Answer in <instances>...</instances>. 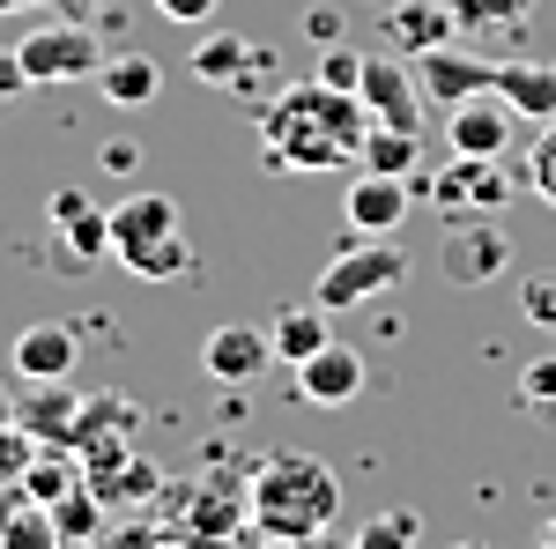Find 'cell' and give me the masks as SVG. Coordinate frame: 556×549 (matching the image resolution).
I'll return each mask as SVG.
<instances>
[{"label": "cell", "instance_id": "obj_1", "mask_svg": "<svg viewBox=\"0 0 556 549\" xmlns=\"http://www.w3.org/2000/svg\"><path fill=\"white\" fill-rule=\"evenodd\" d=\"M364 134H371L364 97L327 89L312 75V83H290L260 112V157H267V171H304V178H319V171H356Z\"/></svg>", "mask_w": 556, "mask_h": 549}, {"label": "cell", "instance_id": "obj_2", "mask_svg": "<svg viewBox=\"0 0 556 549\" xmlns=\"http://www.w3.org/2000/svg\"><path fill=\"white\" fill-rule=\"evenodd\" d=\"M245 520L319 542V535L342 520V483H334V467H327V461H312V453H290V446H282V453H267V461L245 475Z\"/></svg>", "mask_w": 556, "mask_h": 549}, {"label": "cell", "instance_id": "obj_3", "mask_svg": "<svg viewBox=\"0 0 556 549\" xmlns=\"http://www.w3.org/2000/svg\"><path fill=\"white\" fill-rule=\"evenodd\" d=\"M408 283V253L393 246V238H349L342 253L319 267V283H312V304H327V312H364V304H379Z\"/></svg>", "mask_w": 556, "mask_h": 549}, {"label": "cell", "instance_id": "obj_4", "mask_svg": "<svg viewBox=\"0 0 556 549\" xmlns=\"http://www.w3.org/2000/svg\"><path fill=\"white\" fill-rule=\"evenodd\" d=\"M408 186H416V194H424L438 215H497V209H505V201L519 194L513 178L497 171V157H453V164L430 171V178L416 171Z\"/></svg>", "mask_w": 556, "mask_h": 549}, {"label": "cell", "instance_id": "obj_5", "mask_svg": "<svg viewBox=\"0 0 556 549\" xmlns=\"http://www.w3.org/2000/svg\"><path fill=\"white\" fill-rule=\"evenodd\" d=\"M15 60H23V75H30V83H83V75L104 67V52H97V38H89L83 15L38 23L30 38L15 45Z\"/></svg>", "mask_w": 556, "mask_h": 549}, {"label": "cell", "instance_id": "obj_6", "mask_svg": "<svg viewBox=\"0 0 556 549\" xmlns=\"http://www.w3.org/2000/svg\"><path fill=\"white\" fill-rule=\"evenodd\" d=\"M505 260H513V238H505V223H497V215H453L445 253H438V267H445V283H453V290H482Z\"/></svg>", "mask_w": 556, "mask_h": 549}, {"label": "cell", "instance_id": "obj_7", "mask_svg": "<svg viewBox=\"0 0 556 549\" xmlns=\"http://www.w3.org/2000/svg\"><path fill=\"white\" fill-rule=\"evenodd\" d=\"M408 67H416V89H424V104H438V112H453V104L482 97V89H490V75H497V60H482V52H460V45H430V52H416Z\"/></svg>", "mask_w": 556, "mask_h": 549}, {"label": "cell", "instance_id": "obj_8", "mask_svg": "<svg viewBox=\"0 0 556 549\" xmlns=\"http://www.w3.org/2000/svg\"><path fill=\"white\" fill-rule=\"evenodd\" d=\"M356 97H364V112H371V127H408L424 134V89H416V67L408 60H364V83H356Z\"/></svg>", "mask_w": 556, "mask_h": 549}, {"label": "cell", "instance_id": "obj_9", "mask_svg": "<svg viewBox=\"0 0 556 549\" xmlns=\"http://www.w3.org/2000/svg\"><path fill=\"white\" fill-rule=\"evenodd\" d=\"M8 364H15V379H30V386H60L83 364V335L67 320H30L23 335L8 341Z\"/></svg>", "mask_w": 556, "mask_h": 549}, {"label": "cell", "instance_id": "obj_10", "mask_svg": "<svg viewBox=\"0 0 556 549\" xmlns=\"http://www.w3.org/2000/svg\"><path fill=\"white\" fill-rule=\"evenodd\" d=\"M201 364H208V379H223V386H253L260 372L282 364V357H275V335H267V327L230 320V327H215V335L201 341Z\"/></svg>", "mask_w": 556, "mask_h": 549}, {"label": "cell", "instance_id": "obj_11", "mask_svg": "<svg viewBox=\"0 0 556 549\" xmlns=\"http://www.w3.org/2000/svg\"><path fill=\"white\" fill-rule=\"evenodd\" d=\"M513 127H527V120H519L497 89H482V97H468V104H453L445 141H453V157H505V149H513Z\"/></svg>", "mask_w": 556, "mask_h": 549}, {"label": "cell", "instance_id": "obj_12", "mask_svg": "<svg viewBox=\"0 0 556 549\" xmlns=\"http://www.w3.org/2000/svg\"><path fill=\"white\" fill-rule=\"evenodd\" d=\"M408 201H416V186H408V178L356 171L342 209H349V230H356V238H393V230H401V215H408Z\"/></svg>", "mask_w": 556, "mask_h": 549}, {"label": "cell", "instance_id": "obj_13", "mask_svg": "<svg viewBox=\"0 0 556 549\" xmlns=\"http://www.w3.org/2000/svg\"><path fill=\"white\" fill-rule=\"evenodd\" d=\"M490 89L513 104L527 127H549V120H556V60H534V52H519V60H497Z\"/></svg>", "mask_w": 556, "mask_h": 549}, {"label": "cell", "instance_id": "obj_14", "mask_svg": "<svg viewBox=\"0 0 556 549\" xmlns=\"http://www.w3.org/2000/svg\"><path fill=\"white\" fill-rule=\"evenodd\" d=\"M298 394L312 401V409H342V401H356V394H364V357H356L349 341H327L319 357L298 364Z\"/></svg>", "mask_w": 556, "mask_h": 549}, {"label": "cell", "instance_id": "obj_15", "mask_svg": "<svg viewBox=\"0 0 556 549\" xmlns=\"http://www.w3.org/2000/svg\"><path fill=\"white\" fill-rule=\"evenodd\" d=\"M156 238H178V201L172 194H127V201L112 209V253L156 246Z\"/></svg>", "mask_w": 556, "mask_h": 549}, {"label": "cell", "instance_id": "obj_16", "mask_svg": "<svg viewBox=\"0 0 556 549\" xmlns=\"http://www.w3.org/2000/svg\"><path fill=\"white\" fill-rule=\"evenodd\" d=\"M52 230H60V238H67V246H75V253H112V209H97V201H89L83 186H67V194H52Z\"/></svg>", "mask_w": 556, "mask_h": 549}, {"label": "cell", "instance_id": "obj_17", "mask_svg": "<svg viewBox=\"0 0 556 549\" xmlns=\"http://www.w3.org/2000/svg\"><path fill=\"white\" fill-rule=\"evenodd\" d=\"M89 83L104 89V104H119V112H134V104H156V89H164V67L149 60V52H112Z\"/></svg>", "mask_w": 556, "mask_h": 549}, {"label": "cell", "instance_id": "obj_18", "mask_svg": "<svg viewBox=\"0 0 556 549\" xmlns=\"http://www.w3.org/2000/svg\"><path fill=\"white\" fill-rule=\"evenodd\" d=\"M327 320H334V312H327V304H282V312H275V320H267V335H275V357H282V364H304V357H319V349H327Z\"/></svg>", "mask_w": 556, "mask_h": 549}, {"label": "cell", "instance_id": "obj_19", "mask_svg": "<svg viewBox=\"0 0 556 549\" xmlns=\"http://www.w3.org/2000/svg\"><path fill=\"white\" fill-rule=\"evenodd\" d=\"M386 30H393V45L416 60V52H430V45H453V8H424V0H393L386 8Z\"/></svg>", "mask_w": 556, "mask_h": 549}, {"label": "cell", "instance_id": "obj_20", "mask_svg": "<svg viewBox=\"0 0 556 549\" xmlns=\"http://www.w3.org/2000/svg\"><path fill=\"white\" fill-rule=\"evenodd\" d=\"M416 164H424V134H408V127H371V134H364L356 171H379V178H416Z\"/></svg>", "mask_w": 556, "mask_h": 549}, {"label": "cell", "instance_id": "obj_21", "mask_svg": "<svg viewBox=\"0 0 556 549\" xmlns=\"http://www.w3.org/2000/svg\"><path fill=\"white\" fill-rule=\"evenodd\" d=\"M253 60H260V52L245 38H208L201 52H193V75H201V83H215V89H238L245 75H253Z\"/></svg>", "mask_w": 556, "mask_h": 549}, {"label": "cell", "instance_id": "obj_22", "mask_svg": "<svg viewBox=\"0 0 556 549\" xmlns=\"http://www.w3.org/2000/svg\"><path fill=\"white\" fill-rule=\"evenodd\" d=\"M453 8V23L468 30V38H490V30H527V15H534V0H445Z\"/></svg>", "mask_w": 556, "mask_h": 549}, {"label": "cell", "instance_id": "obj_23", "mask_svg": "<svg viewBox=\"0 0 556 549\" xmlns=\"http://www.w3.org/2000/svg\"><path fill=\"white\" fill-rule=\"evenodd\" d=\"M127 275H141V283H178L186 267H193V246L186 238H156V246H134V253H112Z\"/></svg>", "mask_w": 556, "mask_h": 549}, {"label": "cell", "instance_id": "obj_24", "mask_svg": "<svg viewBox=\"0 0 556 549\" xmlns=\"http://www.w3.org/2000/svg\"><path fill=\"white\" fill-rule=\"evenodd\" d=\"M83 401H75V394H38V401H23V409H15V423H30V431H38V438H75V431H83Z\"/></svg>", "mask_w": 556, "mask_h": 549}, {"label": "cell", "instance_id": "obj_25", "mask_svg": "<svg viewBox=\"0 0 556 549\" xmlns=\"http://www.w3.org/2000/svg\"><path fill=\"white\" fill-rule=\"evenodd\" d=\"M519 186H527L534 201H549V209H556V120H549V127H534V141H527V171H519Z\"/></svg>", "mask_w": 556, "mask_h": 549}, {"label": "cell", "instance_id": "obj_26", "mask_svg": "<svg viewBox=\"0 0 556 549\" xmlns=\"http://www.w3.org/2000/svg\"><path fill=\"white\" fill-rule=\"evenodd\" d=\"M97 512H104L97 483H89V490H75V498H60V506H52V527H60V542H89V535H97Z\"/></svg>", "mask_w": 556, "mask_h": 549}, {"label": "cell", "instance_id": "obj_27", "mask_svg": "<svg viewBox=\"0 0 556 549\" xmlns=\"http://www.w3.org/2000/svg\"><path fill=\"white\" fill-rule=\"evenodd\" d=\"M513 401H519V409H534V416H556V357H534V364H519Z\"/></svg>", "mask_w": 556, "mask_h": 549}, {"label": "cell", "instance_id": "obj_28", "mask_svg": "<svg viewBox=\"0 0 556 549\" xmlns=\"http://www.w3.org/2000/svg\"><path fill=\"white\" fill-rule=\"evenodd\" d=\"M416 535H424V520H416V512H379V520H364L356 549H416Z\"/></svg>", "mask_w": 556, "mask_h": 549}, {"label": "cell", "instance_id": "obj_29", "mask_svg": "<svg viewBox=\"0 0 556 549\" xmlns=\"http://www.w3.org/2000/svg\"><path fill=\"white\" fill-rule=\"evenodd\" d=\"M23 490H30V506H60L67 498V461H30L23 467Z\"/></svg>", "mask_w": 556, "mask_h": 549}, {"label": "cell", "instance_id": "obj_30", "mask_svg": "<svg viewBox=\"0 0 556 549\" xmlns=\"http://www.w3.org/2000/svg\"><path fill=\"white\" fill-rule=\"evenodd\" d=\"M319 83H327V89H349V97H356V83H364V52H349V45H327V60H319Z\"/></svg>", "mask_w": 556, "mask_h": 549}, {"label": "cell", "instance_id": "obj_31", "mask_svg": "<svg viewBox=\"0 0 556 549\" xmlns=\"http://www.w3.org/2000/svg\"><path fill=\"white\" fill-rule=\"evenodd\" d=\"M52 542H60V527L45 512H15L8 520V549H52Z\"/></svg>", "mask_w": 556, "mask_h": 549}, {"label": "cell", "instance_id": "obj_32", "mask_svg": "<svg viewBox=\"0 0 556 549\" xmlns=\"http://www.w3.org/2000/svg\"><path fill=\"white\" fill-rule=\"evenodd\" d=\"M519 312H527L534 327H556V275H534L527 297H519Z\"/></svg>", "mask_w": 556, "mask_h": 549}, {"label": "cell", "instance_id": "obj_33", "mask_svg": "<svg viewBox=\"0 0 556 549\" xmlns=\"http://www.w3.org/2000/svg\"><path fill=\"white\" fill-rule=\"evenodd\" d=\"M238 549H312L304 535H282V527H260V520H245L238 527Z\"/></svg>", "mask_w": 556, "mask_h": 549}, {"label": "cell", "instance_id": "obj_34", "mask_svg": "<svg viewBox=\"0 0 556 549\" xmlns=\"http://www.w3.org/2000/svg\"><path fill=\"white\" fill-rule=\"evenodd\" d=\"M156 15H164V23H186V30H193V23H208V15H215V0H156Z\"/></svg>", "mask_w": 556, "mask_h": 549}, {"label": "cell", "instance_id": "obj_35", "mask_svg": "<svg viewBox=\"0 0 556 549\" xmlns=\"http://www.w3.org/2000/svg\"><path fill=\"white\" fill-rule=\"evenodd\" d=\"M23 89H30L23 60H15V52H0V104H8V97H23Z\"/></svg>", "mask_w": 556, "mask_h": 549}, {"label": "cell", "instance_id": "obj_36", "mask_svg": "<svg viewBox=\"0 0 556 549\" xmlns=\"http://www.w3.org/2000/svg\"><path fill=\"white\" fill-rule=\"evenodd\" d=\"M304 30H312V38H327V45H334V30H342V23H334V8H304Z\"/></svg>", "mask_w": 556, "mask_h": 549}, {"label": "cell", "instance_id": "obj_37", "mask_svg": "<svg viewBox=\"0 0 556 549\" xmlns=\"http://www.w3.org/2000/svg\"><path fill=\"white\" fill-rule=\"evenodd\" d=\"M141 164V149H127V141H112V149H104V171H134Z\"/></svg>", "mask_w": 556, "mask_h": 549}, {"label": "cell", "instance_id": "obj_38", "mask_svg": "<svg viewBox=\"0 0 556 549\" xmlns=\"http://www.w3.org/2000/svg\"><path fill=\"white\" fill-rule=\"evenodd\" d=\"M45 8H67V15H89V8H104V0H45Z\"/></svg>", "mask_w": 556, "mask_h": 549}, {"label": "cell", "instance_id": "obj_39", "mask_svg": "<svg viewBox=\"0 0 556 549\" xmlns=\"http://www.w3.org/2000/svg\"><path fill=\"white\" fill-rule=\"evenodd\" d=\"M23 8H45V0H0V15H23Z\"/></svg>", "mask_w": 556, "mask_h": 549}, {"label": "cell", "instance_id": "obj_40", "mask_svg": "<svg viewBox=\"0 0 556 549\" xmlns=\"http://www.w3.org/2000/svg\"><path fill=\"white\" fill-rule=\"evenodd\" d=\"M534 549H556V520H549V527H542V535H534Z\"/></svg>", "mask_w": 556, "mask_h": 549}, {"label": "cell", "instance_id": "obj_41", "mask_svg": "<svg viewBox=\"0 0 556 549\" xmlns=\"http://www.w3.org/2000/svg\"><path fill=\"white\" fill-rule=\"evenodd\" d=\"M445 549H490V542H445Z\"/></svg>", "mask_w": 556, "mask_h": 549}, {"label": "cell", "instance_id": "obj_42", "mask_svg": "<svg viewBox=\"0 0 556 549\" xmlns=\"http://www.w3.org/2000/svg\"><path fill=\"white\" fill-rule=\"evenodd\" d=\"M379 8H393V0H379Z\"/></svg>", "mask_w": 556, "mask_h": 549}]
</instances>
